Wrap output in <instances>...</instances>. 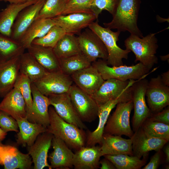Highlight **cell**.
Segmentation results:
<instances>
[{"instance_id": "obj_1", "label": "cell", "mask_w": 169, "mask_h": 169, "mask_svg": "<svg viewBox=\"0 0 169 169\" xmlns=\"http://www.w3.org/2000/svg\"><path fill=\"white\" fill-rule=\"evenodd\" d=\"M141 3L140 0H118L112 20L103 23L105 27L120 32L128 31L131 34L143 37L137 23Z\"/></svg>"}, {"instance_id": "obj_2", "label": "cell", "mask_w": 169, "mask_h": 169, "mask_svg": "<svg viewBox=\"0 0 169 169\" xmlns=\"http://www.w3.org/2000/svg\"><path fill=\"white\" fill-rule=\"evenodd\" d=\"M49 123L46 132L63 141L70 148L76 151L85 146L84 130L67 122L60 117L53 107L49 109Z\"/></svg>"}, {"instance_id": "obj_3", "label": "cell", "mask_w": 169, "mask_h": 169, "mask_svg": "<svg viewBox=\"0 0 169 169\" xmlns=\"http://www.w3.org/2000/svg\"><path fill=\"white\" fill-rule=\"evenodd\" d=\"M155 34L150 33L140 38L131 34L124 42L126 49L135 54V62L139 61L150 70L158 63L156 54L158 46Z\"/></svg>"}, {"instance_id": "obj_4", "label": "cell", "mask_w": 169, "mask_h": 169, "mask_svg": "<svg viewBox=\"0 0 169 169\" xmlns=\"http://www.w3.org/2000/svg\"><path fill=\"white\" fill-rule=\"evenodd\" d=\"M91 65L99 71L104 80L115 79L121 81L130 79H139L145 77L150 70L139 62L127 66H109L106 60L99 59L92 63Z\"/></svg>"}, {"instance_id": "obj_5", "label": "cell", "mask_w": 169, "mask_h": 169, "mask_svg": "<svg viewBox=\"0 0 169 169\" xmlns=\"http://www.w3.org/2000/svg\"><path fill=\"white\" fill-rule=\"evenodd\" d=\"M88 28L98 35L105 45L108 53L106 60L107 64L112 66L123 65V59H127L131 51L126 49H123L117 44L121 32H113L111 29L102 27L97 21L92 22Z\"/></svg>"}, {"instance_id": "obj_6", "label": "cell", "mask_w": 169, "mask_h": 169, "mask_svg": "<svg viewBox=\"0 0 169 169\" xmlns=\"http://www.w3.org/2000/svg\"><path fill=\"white\" fill-rule=\"evenodd\" d=\"M133 109L132 100L117 104L115 111L108 118L104 134L121 136L125 135L131 138L134 134L130 121Z\"/></svg>"}, {"instance_id": "obj_7", "label": "cell", "mask_w": 169, "mask_h": 169, "mask_svg": "<svg viewBox=\"0 0 169 169\" xmlns=\"http://www.w3.org/2000/svg\"><path fill=\"white\" fill-rule=\"evenodd\" d=\"M145 77L136 80L131 86L132 100L134 110L132 120L133 131L140 128L152 114L146 102L145 96L148 80Z\"/></svg>"}, {"instance_id": "obj_8", "label": "cell", "mask_w": 169, "mask_h": 169, "mask_svg": "<svg viewBox=\"0 0 169 169\" xmlns=\"http://www.w3.org/2000/svg\"><path fill=\"white\" fill-rule=\"evenodd\" d=\"M68 93L73 106L82 121L90 123L95 120L98 117L99 106L91 95L73 84Z\"/></svg>"}, {"instance_id": "obj_9", "label": "cell", "mask_w": 169, "mask_h": 169, "mask_svg": "<svg viewBox=\"0 0 169 169\" xmlns=\"http://www.w3.org/2000/svg\"><path fill=\"white\" fill-rule=\"evenodd\" d=\"M81 53L91 63L98 59L106 60L108 53L100 38L94 32L87 28L77 37Z\"/></svg>"}, {"instance_id": "obj_10", "label": "cell", "mask_w": 169, "mask_h": 169, "mask_svg": "<svg viewBox=\"0 0 169 169\" xmlns=\"http://www.w3.org/2000/svg\"><path fill=\"white\" fill-rule=\"evenodd\" d=\"M131 100H132L131 91L118 98L110 100L99 106L98 114L99 122L97 127L93 131H89L86 135L85 146H91L97 144L101 145L105 127L112 110L118 103L126 102Z\"/></svg>"}, {"instance_id": "obj_11", "label": "cell", "mask_w": 169, "mask_h": 169, "mask_svg": "<svg viewBox=\"0 0 169 169\" xmlns=\"http://www.w3.org/2000/svg\"><path fill=\"white\" fill-rule=\"evenodd\" d=\"M73 82L71 76L60 71L48 72L33 83L42 94L48 97L52 95L68 93Z\"/></svg>"}, {"instance_id": "obj_12", "label": "cell", "mask_w": 169, "mask_h": 169, "mask_svg": "<svg viewBox=\"0 0 169 169\" xmlns=\"http://www.w3.org/2000/svg\"><path fill=\"white\" fill-rule=\"evenodd\" d=\"M136 81L130 79L123 81L113 79L105 80L90 95L99 106L131 91V86Z\"/></svg>"}, {"instance_id": "obj_13", "label": "cell", "mask_w": 169, "mask_h": 169, "mask_svg": "<svg viewBox=\"0 0 169 169\" xmlns=\"http://www.w3.org/2000/svg\"><path fill=\"white\" fill-rule=\"evenodd\" d=\"M146 96L151 113L160 111L169 105V87L162 82L161 75L148 81Z\"/></svg>"}, {"instance_id": "obj_14", "label": "cell", "mask_w": 169, "mask_h": 169, "mask_svg": "<svg viewBox=\"0 0 169 169\" xmlns=\"http://www.w3.org/2000/svg\"><path fill=\"white\" fill-rule=\"evenodd\" d=\"M48 97L50 105L63 120L83 130L87 129L75 110L68 92L52 95Z\"/></svg>"}, {"instance_id": "obj_15", "label": "cell", "mask_w": 169, "mask_h": 169, "mask_svg": "<svg viewBox=\"0 0 169 169\" xmlns=\"http://www.w3.org/2000/svg\"><path fill=\"white\" fill-rule=\"evenodd\" d=\"M31 87L33 103L31 108L26 110V117L30 122L47 127L49 123V99L39 91L34 83H32Z\"/></svg>"}, {"instance_id": "obj_16", "label": "cell", "mask_w": 169, "mask_h": 169, "mask_svg": "<svg viewBox=\"0 0 169 169\" xmlns=\"http://www.w3.org/2000/svg\"><path fill=\"white\" fill-rule=\"evenodd\" d=\"M131 139L133 156L140 159L143 157L144 159L148 156L149 151L161 150L168 142L164 139L147 135L141 127L134 132Z\"/></svg>"}, {"instance_id": "obj_17", "label": "cell", "mask_w": 169, "mask_h": 169, "mask_svg": "<svg viewBox=\"0 0 169 169\" xmlns=\"http://www.w3.org/2000/svg\"><path fill=\"white\" fill-rule=\"evenodd\" d=\"M52 19L55 25L62 28L66 33L73 34L79 33L96 19L94 14L86 13H72Z\"/></svg>"}, {"instance_id": "obj_18", "label": "cell", "mask_w": 169, "mask_h": 169, "mask_svg": "<svg viewBox=\"0 0 169 169\" xmlns=\"http://www.w3.org/2000/svg\"><path fill=\"white\" fill-rule=\"evenodd\" d=\"M46 0H37L23 9L18 14L12 26L10 37L18 41L36 20Z\"/></svg>"}, {"instance_id": "obj_19", "label": "cell", "mask_w": 169, "mask_h": 169, "mask_svg": "<svg viewBox=\"0 0 169 169\" xmlns=\"http://www.w3.org/2000/svg\"><path fill=\"white\" fill-rule=\"evenodd\" d=\"M29 154L21 152L16 147L0 143V165L5 169H28L32 161Z\"/></svg>"}, {"instance_id": "obj_20", "label": "cell", "mask_w": 169, "mask_h": 169, "mask_svg": "<svg viewBox=\"0 0 169 169\" xmlns=\"http://www.w3.org/2000/svg\"><path fill=\"white\" fill-rule=\"evenodd\" d=\"M21 55L0 61V98L14 87L19 73Z\"/></svg>"}, {"instance_id": "obj_21", "label": "cell", "mask_w": 169, "mask_h": 169, "mask_svg": "<svg viewBox=\"0 0 169 169\" xmlns=\"http://www.w3.org/2000/svg\"><path fill=\"white\" fill-rule=\"evenodd\" d=\"M54 136L47 132L39 134L33 144L28 147V154L31 156L34 169L45 167L51 169L48 162V153Z\"/></svg>"}, {"instance_id": "obj_22", "label": "cell", "mask_w": 169, "mask_h": 169, "mask_svg": "<svg viewBox=\"0 0 169 169\" xmlns=\"http://www.w3.org/2000/svg\"><path fill=\"white\" fill-rule=\"evenodd\" d=\"M70 76L75 84L90 95L94 93L105 81L98 70L92 65Z\"/></svg>"}, {"instance_id": "obj_23", "label": "cell", "mask_w": 169, "mask_h": 169, "mask_svg": "<svg viewBox=\"0 0 169 169\" xmlns=\"http://www.w3.org/2000/svg\"><path fill=\"white\" fill-rule=\"evenodd\" d=\"M51 146L53 151L49 156L51 169L72 168L74 153L66 144L54 136Z\"/></svg>"}, {"instance_id": "obj_24", "label": "cell", "mask_w": 169, "mask_h": 169, "mask_svg": "<svg viewBox=\"0 0 169 169\" xmlns=\"http://www.w3.org/2000/svg\"><path fill=\"white\" fill-rule=\"evenodd\" d=\"M100 146L102 156L121 154L133 156L131 138L126 139L121 136L104 134Z\"/></svg>"}, {"instance_id": "obj_25", "label": "cell", "mask_w": 169, "mask_h": 169, "mask_svg": "<svg viewBox=\"0 0 169 169\" xmlns=\"http://www.w3.org/2000/svg\"><path fill=\"white\" fill-rule=\"evenodd\" d=\"M0 111L16 120L26 117L25 102L18 89L13 87L3 97L0 103Z\"/></svg>"}, {"instance_id": "obj_26", "label": "cell", "mask_w": 169, "mask_h": 169, "mask_svg": "<svg viewBox=\"0 0 169 169\" xmlns=\"http://www.w3.org/2000/svg\"><path fill=\"white\" fill-rule=\"evenodd\" d=\"M101 156L100 146H83L74 154L73 167L75 169H98Z\"/></svg>"}, {"instance_id": "obj_27", "label": "cell", "mask_w": 169, "mask_h": 169, "mask_svg": "<svg viewBox=\"0 0 169 169\" xmlns=\"http://www.w3.org/2000/svg\"><path fill=\"white\" fill-rule=\"evenodd\" d=\"M27 49L48 72L61 71L59 59L52 48L32 44Z\"/></svg>"}, {"instance_id": "obj_28", "label": "cell", "mask_w": 169, "mask_h": 169, "mask_svg": "<svg viewBox=\"0 0 169 169\" xmlns=\"http://www.w3.org/2000/svg\"><path fill=\"white\" fill-rule=\"evenodd\" d=\"M16 120L19 128L17 143L23 147L32 146L38 136L46 131L47 127L40 124L30 122L26 117Z\"/></svg>"}, {"instance_id": "obj_29", "label": "cell", "mask_w": 169, "mask_h": 169, "mask_svg": "<svg viewBox=\"0 0 169 169\" xmlns=\"http://www.w3.org/2000/svg\"><path fill=\"white\" fill-rule=\"evenodd\" d=\"M55 23L52 18L36 19L29 26L18 41L27 49L35 39L45 35Z\"/></svg>"}, {"instance_id": "obj_30", "label": "cell", "mask_w": 169, "mask_h": 169, "mask_svg": "<svg viewBox=\"0 0 169 169\" xmlns=\"http://www.w3.org/2000/svg\"><path fill=\"white\" fill-rule=\"evenodd\" d=\"M37 0L27 1L22 3L8 5L0 12V33L10 37L12 26L19 13Z\"/></svg>"}, {"instance_id": "obj_31", "label": "cell", "mask_w": 169, "mask_h": 169, "mask_svg": "<svg viewBox=\"0 0 169 169\" xmlns=\"http://www.w3.org/2000/svg\"><path fill=\"white\" fill-rule=\"evenodd\" d=\"M19 72L27 75L32 83L48 73L28 52H24L20 55Z\"/></svg>"}, {"instance_id": "obj_32", "label": "cell", "mask_w": 169, "mask_h": 169, "mask_svg": "<svg viewBox=\"0 0 169 169\" xmlns=\"http://www.w3.org/2000/svg\"><path fill=\"white\" fill-rule=\"evenodd\" d=\"M59 59L69 57L81 53L77 37L74 34L66 33L53 48Z\"/></svg>"}, {"instance_id": "obj_33", "label": "cell", "mask_w": 169, "mask_h": 169, "mask_svg": "<svg viewBox=\"0 0 169 169\" xmlns=\"http://www.w3.org/2000/svg\"><path fill=\"white\" fill-rule=\"evenodd\" d=\"M59 61L61 71L64 74L70 76L91 65V63L81 53L59 59Z\"/></svg>"}, {"instance_id": "obj_34", "label": "cell", "mask_w": 169, "mask_h": 169, "mask_svg": "<svg viewBox=\"0 0 169 169\" xmlns=\"http://www.w3.org/2000/svg\"><path fill=\"white\" fill-rule=\"evenodd\" d=\"M103 156L110 161L116 169H139L146 163V159L141 160L134 156L121 154Z\"/></svg>"}, {"instance_id": "obj_35", "label": "cell", "mask_w": 169, "mask_h": 169, "mask_svg": "<svg viewBox=\"0 0 169 169\" xmlns=\"http://www.w3.org/2000/svg\"><path fill=\"white\" fill-rule=\"evenodd\" d=\"M25 49L19 42L0 33V59L6 60L21 55Z\"/></svg>"}, {"instance_id": "obj_36", "label": "cell", "mask_w": 169, "mask_h": 169, "mask_svg": "<svg viewBox=\"0 0 169 169\" xmlns=\"http://www.w3.org/2000/svg\"><path fill=\"white\" fill-rule=\"evenodd\" d=\"M141 128L147 135L169 141V125L153 120L149 117L143 123Z\"/></svg>"}, {"instance_id": "obj_37", "label": "cell", "mask_w": 169, "mask_h": 169, "mask_svg": "<svg viewBox=\"0 0 169 169\" xmlns=\"http://www.w3.org/2000/svg\"><path fill=\"white\" fill-rule=\"evenodd\" d=\"M66 3L65 0H46L36 19L52 18L62 15Z\"/></svg>"}, {"instance_id": "obj_38", "label": "cell", "mask_w": 169, "mask_h": 169, "mask_svg": "<svg viewBox=\"0 0 169 169\" xmlns=\"http://www.w3.org/2000/svg\"><path fill=\"white\" fill-rule=\"evenodd\" d=\"M66 33L62 28L55 25L45 35L42 37L35 39L32 44L53 48Z\"/></svg>"}, {"instance_id": "obj_39", "label": "cell", "mask_w": 169, "mask_h": 169, "mask_svg": "<svg viewBox=\"0 0 169 169\" xmlns=\"http://www.w3.org/2000/svg\"><path fill=\"white\" fill-rule=\"evenodd\" d=\"M31 83L27 75L19 72L14 86L19 90L23 98L26 103V110L31 108L33 103Z\"/></svg>"}, {"instance_id": "obj_40", "label": "cell", "mask_w": 169, "mask_h": 169, "mask_svg": "<svg viewBox=\"0 0 169 169\" xmlns=\"http://www.w3.org/2000/svg\"><path fill=\"white\" fill-rule=\"evenodd\" d=\"M93 0H69L66 3L62 15L74 13H92L90 6Z\"/></svg>"}, {"instance_id": "obj_41", "label": "cell", "mask_w": 169, "mask_h": 169, "mask_svg": "<svg viewBox=\"0 0 169 169\" xmlns=\"http://www.w3.org/2000/svg\"><path fill=\"white\" fill-rule=\"evenodd\" d=\"M118 0H93L90 10L97 20L99 15L104 10L112 15L115 10Z\"/></svg>"}, {"instance_id": "obj_42", "label": "cell", "mask_w": 169, "mask_h": 169, "mask_svg": "<svg viewBox=\"0 0 169 169\" xmlns=\"http://www.w3.org/2000/svg\"><path fill=\"white\" fill-rule=\"evenodd\" d=\"M0 128L5 132L19 131L17 120L7 113L0 111Z\"/></svg>"}, {"instance_id": "obj_43", "label": "cell", "mask_w": 169, "mask_h": 169, "mask_svg": "<svg viewBox=\"0 0 169 169\" xmlns=\"http://www.w3.org/2000/svg\"><path fill=\"white\" fill-rule=\"evenodd\" d=\"M149 118L153 120L169 125V106L160 112L151 114Z\"/></svg>"}, {"instance_id": "obj_44", "label": "cell", "mask_w": 169, "mask_h": 169, "mask_svg": "<svg viewBox=\"0 0 169 169\" xmlns=\"http://www.w3.org/2000/svg\"><path fill=\"white\" fill-rule=\"evenodd\" d=\"M161 156V150L156 151L152 157L149 163L142 169H156L158 168L160 162Z\"/></svg>"}, {"instance_id": "obj_45", "label": "cell", "mask_w": 169, "mask_h": 169, "mask_svg": "<svg viewBox=\"0 0 169 169\" xmlns=\"http://www.w3.org/2000/svg\"><path fill=\"white\" fill-rule=\"evenodd\" d=\"M99 163L101 165L99 168L101 169H116L113 163L105 157L100 161Z\"/></svg>"}, {"instance_id": "obj_46", "label": "cell", "mask_w": 169, "mask_h": 169, "mask_svg": "<svg viewBox=\"0 0 169 169\" xmlns=\"http://www.w3.org/2000/svg\"><path fill=\"white\" fill-rule=\"evenodd\" d=\"M161 76L163 83L165 85L169 87V70L162 73Z\"/></svg>"}, {"instance_id": "obj_47", "label": "cell", "mask_w": 169, "mask_h": 169, "mask_svg": "<svg viewBox=\"0 0 169 169\" xmlns=\"http://www.w3.org/2000/svg\"><path fill=\"white\" fill-rule=\"evenodd\" d=\"M27 0H0V1L8 2L10 4H18L24 3Z\"/></svg>"}, {"instance_id": "obj_48", "label": "cell", "mask_w": 169, "mask_h": 169, "mask_svg": "<svg viewBox=\"0 0 169 169\" xmlns=\"http://www.w3.org/2000/svg\"><path fill=\"white\" fill-rule=\"evenodd\" d=\"M164 151L166 156V161L168 163L169 161V145L168 144L165 147Z\"/></svg>"}, {"instance_id": "obj_49", "label": "cell", "mask_w": 169, "mask_h": 169, "mask_svg": "<svg viewBox=\"0 0 169 169\" xmlns=\"http://www.w3.org/2000/svg\"><path fill=\"white\" fill-rule=\"evenodd\" d=\"M7 133L5 132L0 128V141L3 140L7 135Z\"/></svg>"}, {"instance_id": "obj_50", "label": "cell", "mask_w": 169, "mask_h": 169, "mask_svg": "<svg viewBox=\"0 0 169 169\" xmlns=\"http://www.w3.org/2000/svg\"><path fill=\"white\" fill-rule=\"evenodd\" d=\"M161 58V59L164 61L167 60H169V55H167L165 56H161L160 57Z\"/></svg>"}, {"instance_id": "obj_51", "label": "cell", "mask_w": 169, "mask_h": 169, "mask_svg": "<svg viewBox=\"0 0 169 169\" xmlns=\"http://www.w3.org/2000/svg\"><path fill=\"white\" fill-rule=\"evenodd\" d=\"M69 0H65V1L67 3V2H68Z\"/></svg>"}, {"instance_id": "obj_52", "label": "cell", "mask_w": 169, "mask_h": 169, "mask_svg": "<svg viewBox=\"0 0 169 169\" xmlns=\"http://www.w3.org/2000/svg\"><path fill=\"white\" fill-rule=\"evenodd\" d=\"M31 0H27V1H31Z\"/></svg>"}, {"instance_id": "obj_53", "label": "cell", "mask_w": 169, "mask_h": 169, "mask_svg": "<svg viewBox=\"0 0 169 169\" xmlns=\"http://www.w3.org/2000/svg\"><path fill=\"white\" fill-rule=\"evenodd\" d=\"M0 60H1V59H0Z\"/></svg>"}]
</instances>
